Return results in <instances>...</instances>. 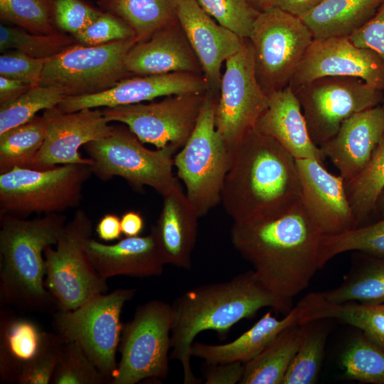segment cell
<instances>
[{"mask_svg": "<svg viewBox=\"0 0 384 384\" xmlns=\"http://www.w3.org/2000/svg\"><path fill=\"white\" fill-rule=\"evenodd\" d=\"M74 37L63 32L35 34L22 28L1 25L0 50L14 49L31 57L49 59L76 43Z\"/></svg>", "mask_w": 384, "mask_h": 384, "instance_id": "cell-39", "label": "cell"}, {"mask_svg": "<svg viewBox=\"0 0 384 384\" xmlns=\"http://www.w3.org/2000/svg\"><path fill=\"white\" fill-rule=\"evenodd\" d=\"M1 311L0 378L2 383H18L23 370L49 342L46 332L32 320Z\"/></svg>", "mask_w": 384, "mask_h": 384, "instance_id": "cell-27", "label": "cell"}, {"mask_svg": "<svg viewBox=\"0 0 384 384\" xmlns=\"http://www.w3.org/2000/svg\"><path fill=\"white\" fill-rule=\"evenodd\" d=\"M91 174L90 165L82 164L43 170L16 166L0 174V215L25 218L76 208Z\"/></svg>", "mask_w": 384, "mask_h": 384, "instance_id": "cell-7", "label": "cell"}, {"mask_svg": "<svg viewBox=\"0 0 384 384\" xmlns=\"http://www.w3.org/2000/svg\"><path fill=\"white\" fill-rule=\"evenodd\" d=\"M220 26L248 39L260 13L250 0H196Z\"/></svg>", "mask_w": 384, "mask_h": 384, "instance_id": "cell-42", "label": "cell"}, {"mask_svg": "<svg viewBox=\"0 0 384 384\" xmlns=\"http://www.w3.org/2000/svg\"><path fill=\"white\" fill-rule=\"evenodd\" d=\"M301 201L309 218L322 235H334L356 227L341 176L329 172L313 159H296Z\"/></svg>", "mask_w": 384, "mask_h": 384, "instance_id": "cell-18", "label": "cell"}, {"mask_svg": "<svg viewBox=\"0 0 384 384\" xmlns=\"http://www.w3.org/2000/svg\"><path fill=\"white\" fill-rule=\"evenodd\" d=\"M144 225L143 218L139 212L129 210L122 215L121 228L122 234L126 237L139 235Z\"/></svg>", "mask_w": 384, "mask_h": 384, "instance_id": "cell-52", "label": "cell"}, {"mask_svg": "<svg viewBox=\"0 0 384 384\" xmlns=\"http://www.w3.org/2000/svg\"><path fill=\"white\" fill-rule=\"evenodd\" d=\"M215 124L228 149L233 150L255 128L268 104L255 72L253 51L249 39L225 63Z\"/></svg>", "mask_w": 384, "mask_h": 384, "instance_id": "cell-14", "label": "cell"}, {"mask_svg": "<svg viewBox=\"0 0 384 384\" xmlns=\"http://www.w3.org/2000/svg\"><path fill=\"white\" fill-rule=\"evenodd\" d=\"M326 319H336L351 325L384 348V302L377 304L354 302L332 303L319 292L308 321Z\"/></svg>", "mask_w": 384, "mask_h": 384, "instance_id": "cell-31", "label": "cell"}, {"mask_svg": "<svg viewBox=\"0 0 384 384\" xmlns=\"http://www.w3.org/2000/svg\"><path fill=\"white\" fill-rule=\"evenodd\" d=\"M268 104L255 128L273 138L295 159H326L312 140L299 102L289 85L267 95Z\"/></svg>", "mask_w": 384, "mask_h": 384, "instance_id": "cell-25", "label": "cell"}, {"mask_svg": "<svg viewBox=\"0 0 384 384\" xmlns=\"http://www.w3.org/2000/svg\"><path fill=\"white\" fill-rule=\"evenodd\" d=\"M127 127L113 125L112 132L85 145L91 170L99 179L124 178L138 191L152 188L161 196L180 186L173 172L174 146L151 150Z\"/></svg>", "mask_w": 384, "mask_h": 384, "instance_id": "cell-6", "label": "cell"}, {"mask_svg": "<svg viewBox=\"0 0 384 384\" xmlns=\"http://www.w3.org/2000/svg\"><path fill=\"white\" fill-rule=\"evenodd\" d=\"M177 18L201 64L207 92L218 96L222 65L240 49L245 38L220 26L196 0H182Z\"/></svg>", "mask_w": 384, "mask_h": 384, "instance_id": "cell-20", "label": "cell"}, {"mask_svg": "<svg viewBox=\"0 0 384 384\" xmlns=\"http://www.w3.org/2000/svg\"><path fill=\"white\" fill-rule=\"evenodd\" d=\"M375 210L384 214V191L378 198Z\"/></svg>", "mask_w": 384, "mask_h": 384, "instance_id": "cell-54", "label": "cell"}, {"mask_svg": "<svg viewBox=\"0 0 384 384\" xmlns=\"http://www.w3.org/2000/svg\"><path fill=\"white\" fill-rule=\"evenodd\" d=\"M296 159L273 138L252 129L231 154L220 203L233 224L272 220L301 201Z\"/></svg>", "mask_w": 384, "mask_h": 384, "instance_id": "cell-1", "label": "cell"}, {"mask_svg": "<svg viewBox=\"0 0 384 384\" xmlns=\"http://www.w3.org/2000/svg\"><path fill=\"white\" fill-rule=\"evenodd\" d=\"M248 39L257 82L268 95L289 85L314 38L299 18L273 6L260 13Z\"/></svg>", "mask_w": 384, "mask_h": 384, "instance_id": "cell-11", "label": "cell"}, {"mask_svg": "<svg viewBox=\"0 0 384 384\" xmlns=\"http://www.w3.org/2000/svg\"><path fill=\"white\" fill-rule=\"evenodd\" d=\"M383 136L384 107L380 105L348 117L319 147L348 181L366 166Z\"/></svg>", "mask_w": 384, "mask_h": 384, "instance_id": "cell-21", "label": "cell"}, {"mask_svg": "<svg viewBox=\"0 0 384 384\" xmlns=\"http://www.w3.org/2000/svg\"><path fill=\"white\" fill-rule=\"evenodd\" d=\"M244 363L232 362L209 365L205 373V384L240 383L244 373Z\"/></svg>", "mask_w": 384, "mask_h": 384, "instance_id": "cell-48", "label": "cell"}, {"mask_svg": "<svg viewBox=\"0 0 384 384\" xmlns=\"http://www.w3.org/2000/svg\"><path fill=\"white\" fill-rule=\"evenodd\" d=\"M206 94L170 95L149 103L105 107L102 112L107 122L124 124L143 144L180 149L196 124Z\"/></svg>", "mask_w": 384, "mask_h": 384, "instance_id": "cell-15", "label": "cell"}, {"mask_svg": "<svg viewBox=\"0 0 384 384\" xmlns=\"http://www.w3.org/2000/svg\"><path fill=\"white\" fill-rule=\"evenodd\" d=\"M96 232L98 238L104 241L119 239L122 234L121 219L113 213L105 214L97 224Z\"/></svg>", "mask_w": 384, "mask_h": 384, "instance_id": "cell-50", "label": "cell"}, {"mask_svg": "<svg viewBox=\"0 0 384 384\" xmlns=\"http://www.w3.org/2000/svg\"><path fill=\"white\" fill-rule=\"evenodd\" d=\"M368 256L352 265L338 287L321 292L324 298L332 303L354 302L377 304L384 302V257Z\"/></svg>", "mask_w": 384, "mask_h": 384, "instance_id": "cell-30", "label": "cell"}, {"mask_svg": "<svg viewBox=\"0 0 384 384\" xmlns=\"http://www.w3.org/2000/svg\"><path fill=\"white\" fill-rule=\"evenodd\" d=\"M348 38L356 46L375 52L384 64V2L373 18Z\"/></svg>", "mask_w": 384, "mask_h": 384, "instance_id": "cell-47", "label": "cell"}, {"mask_svg": "<svg viewBox=\"0 0 384 384\" xmlns=\"http://www.w3.org/2000/svg\"><path fill=\"white\" fill-rule=\"evenodd\" d=\"M65 97L56 87H32L13 102L0 107V134L28 122L41 110L57 107Z\"/></svg>", "mask_w": 384, "mask_h": 384, "instance_id": "cell-38", "label": "cell"}, {"mask_svg": "<svg viewBox=\"0 0 384 384\" xmlns=\"http://www.w3.org/2000/svg\"><path fill=\"white\" fill-rule=\"evenodd\" d=\"M345 186L356 227L361 226L375 211L384 191V136L366 166L353 178L345 181Z\"/></svg>", "mask_w": 384, "mask_h": 384, "instance_id": "cell-33", "label": "cell"}, {"mask_svg": "<svg viewBox=\"0 0 384 384\" xmlns=\"http://www.w3.org/2000/svg\"><path fill=\"white\" fill-rule=\"evenodd\" d=\"M340 363L346 379L384 384V348L363 333L347 344Z\"/></svg>", "mask_w": 384, "mask_h": 384, "instance_id": "cell-36", "label": "cell"}, {"mask_svg": "<svg viewBox=\"0 0 384 384\" xmlns=\"http://www.w3.org/2000/svg\"><path fill=\"white\" fill-rule=\"evenodd\" d=\"M218 99V95L206 92L191 134L174 156L178 178L199 218L220 203L231 161V154L215 124Z\"/></svg>", "mask_w": 384, "mask_h": 384, "instance_id": "cell-5", "label": "cell"}, {"mask_svg": "<svg viewBox=\"0 0 384 384\" xmlns=\"http://www.w3.org/2000/svg\"><path fill=\"white\" fill-rule=\"evenodd\" d=\"M64 341L56 333L38 356L23 370L18 384H49L58 363Z\"/></svg>", "mask_w": 384, "mask_h": 384, "instance_id": "cell-45", "label": "cell"}, {"mask_svg": "<svg viewBox=\"0 0 384 384\" xmlns=\"http://www.w3.org/2000/svg\"><path fill=\"white\" fill-rule=\"evenodd\" d=\"M252 5L260 11H266L274 6V0H250Z\"/></svg>", "mask_w": 384, "mask_h": 384, "instance_id": "cell-53", "label": "cell"}, {"mask_svg": "<svg viewBox=\"0 0 384 384\" xmlns=\"http://www.w3.org/2000/svg\"><path fill=\"white\" fill-rule=\"evenodd\" d=\"M107 378L76 342H64L51 384H105Z\"/></svg>", "mask_w": 384, "mask_h": 384, "instance_id": "cell-41", "label": "cell"}, {"mask_svg": "<svg viewBox=\"0 0 384 384\" xmlns=\"http://www.w3.org/2000/svg\"><path fill=\"white\" fill-rule=\"evenodd\" d=\"M319 320L305 324L302 341L286 373L282 384H313L317 382L324 360L328 329Z\"/></svg>", "mask_w": 384, "mask_h": 384, "instance_id": "cell-37", "label": "cell"}, {"mask_svg": "<svg viewBox=\"0 0 384 384\" xmlns=\"http://www.w3.org/2000/svg\"><path fill=\"white\" fill-rule=\"evenodd\" d=\"M305 324L287 328L257 356L244 363L240 384H282L302 341Z\"/></svg>", "mask_w": 384, "mask_h": 384, "instance_id": "cell-29", "label": "cell"}, {"mask_svg": "<svg viewBox=\"0 0 384 384\" xmlns=\"http://www.w3.org/2000/svg\"><path fill=\"white\" fill-rule=\"evenodd\" d=\"M173 320L172 305L166 302L151 300L137 306L132 319L122 326L121 357L111 384L168 376Z\"/></svg>", "mask_w": 384, "mask_h": 384, "instance_id": "cell-10", "label": "cell"}, {"mask_svg": "<svg viewBox=\"0 0 384 384\" xmlns=\"http://www.w3.org/2000/svg\"><path fill=\"white\" fill-rule=\"evenodd\" d=\"M124 63L132 75L178 72L203 75L201 64L178 21L138 41L127 54Z\"/></svg>", "mask_w": 384, "mask_h": 384, "instance_id": "cell-24", "label": "cell"}, {"mask_svg": "<svg viewBox=\"0 0 384 384\" xmlns=\"http://www.w3.org/2000/svg\"><path fill=\"white\" fill-rule=\"evenodd\" d=\"M85 250L94 268L105 279L118 275L159 276L166 265L153 227L146 235L126 237L112 245L90 238L85 242Z\"/></svg>", "mask_w": 384, "mask_h": 384, "instance_id": "cell-23", "label": "cell"}, {"mask_svg": "<svg viewBox=\"0 0 384 384\" xmlns=\"http://www.w3.org/2000/svg\"><path fill=\"white\" fill-rule=\"evenodd\" d=\"M32 87L23 81L0 76V107L13 102Z\"/></svg>", "mask_w": 384, "mask_h": 384, "instance_id": "cell-49", "label": "cell"}, {"mask_svg": "<svg viewBox=\"0 0 384 384\" xmlns=\"http://www.w3.org/2000/svg\"><path fill=\"white\" fill-rule=\"evenodd\" d=\"M384 0H322L300 18L314 39L348 37L376 14Z\"/></svg>", "mask_w": 384, "mask_h": 384, "instance_id": "cell-28", "label": "cell"}, {"mask_svg": "<svg viewBox=\"0 0 384 384\" xmlns=\"http://www.w3.org/2000/svg\"><path fill=\"white\" fill-rule=\"evenodd\" d=\"M321 235L302 201L279 217L233 224L230 230L233 246L251 264L260 282L274 294L292 300L320 269Z\"/></svg>", "mask_w": 384, "mask_h": 384, "instance_id": "cell-2", "label": "cell"}, {"mask_svg": "<svg viewBox=\"0 0 384 384\" xmlns=\"http://www.w3.org/2000/svg\"><path fill=\"white\" fill-rule=\"evenodd\" d=\"M292 300L268 291L253 270L231 279L201 285L185 292L172 304L171 358L181 365L183 383L199 384L191 366V348L202 331L224 334L235 324L250 319L265 307L282 314L292 309Z\"/></svg>", "mask_w": 384, "mask_h": 384, "instance_id": "cell-3", "label": "cell"}, {"mask_svg": "<svg viewBox=\"0 0 384 384\" xmlns=\"http://www.w3.org/2000/svg\"><path fill=\"white\" fill-rule=\"evenodd\" d=\"M163 197L156 233L166 264L191 268V255L198 235L199 216L180 186Z\"/></svg>", "mask_w": 384, "mask_h": 384, "instance_id": "cell-26", "label": "cell"}, {"mask_svg": "<svg viewBox=\"0 0 384 384\" xmlns=\"http://www.w3.org/2000/svg\"><path fill=\"white\" fill-rule=\"evenodd\" d=\"M63 213L33 219L0 215L1 303L19 311L51 312L55 302L46 288L44 250L55 245L67 223Z\"/></svg>", "mask_w": 384, "mask_h": 384, "instance_id": "cell-4", "label": "cell"}, {"mask_svg": "<svg viewBox=\"0 0 384 384\" xmlns=\"http://www.w3.org/2000/svg\"><path fill=\"white\" fill-rule=\"evenodd\" d=\"M138 41L134 36L97 46L75 43L46 60L39 85L56 87L65 97L107 90L133 76L124 62Z\"/></svg>", "mask_w": 384, "mask_h": 384, "instance_id": "cell-12", "label": "cell"}, {"mask_svg": "<svg viewBox=\"0 0 384 384\" xmlns=\"http://www.w3.org/2000/svg\"><path fill=\"white\" fill-rule=\"evenodd\" d=\"M206 92V82L201 74L178 72L133 75L102 92L65 97L57 107L63 112H72L82 109L112 107L150 102L159 97L174 95Z\"/></svg>", "mask_w": 384, "mask_h": 384, "instance_id": "cell-19", "label": "cell"}, {"mask_svg": "<svg viewBox=\"0 0 384 384\" xmlns=\"http://www.w3.org/2000/svg\"><path fill=\"white\" fill-rule=\"evenodd\" d=\"M46 61L14 50L0 56V76L36 86L40 83Z\"/></svg>", "mask_w": 384, "mask_h": 384, "instance_id": "cell-46", "label": "cell"}, {"mask_svg": "<svg viewBox=\"0 0 384 384\" xmlns=\"http://www.w3.org/2000/svg\"><path fill=\"white\" fill-rule=\"evenodd\" d=\"M47 134L43 116L0 134V174L13 168H30Z\"/></svg>", "mask_w": 384, "mask_h": 384, "instance_id": "cell-34", "label": "cell"}, {"mask_svg": "<svg viewBox=\"0 0 384 384\" xmlns=\"http://www.w3.org/2000/svg\"><path fill=\"white\" fill-rule=\"evenodd\" d=\"M310 136L320 146L353 114L383 105L384 91L349 76L320 78L294 90Z\"/></svg>", "mask_w": 384, "mask_h": 384, "instance_id": "cell-13", "label": "cell"}, {"mask_svg": "<svg viewBox=\"0 0 384 384\" xmlns=\"http://www.w3.org/2000/svg\"><path fill=\"white\" fill-rule=\"evenodd\" d=\"M135 292L134 288L117 289L99 294L75 309L53 313L55 333L64 342L78 343L110 381L117 367L116 353L123 326L122 310Z\"/></svg>", "mask_w": 384, "mask_h": 384, "instance_id": "cell-9", "label": "cell"}, {"mask_svg": "<svg viewBox=\"0 0 384 384\" xmlns=\"http://www.w3.org/2000/svg\"><path fill=\"white\" fill-rule=\"evenodd\" d=\"M136 36L134 30L119 16L102 13L73 37L77 43L97 46Z\"/></svg>", "mask_w": 384, "mask_h": 384, "instance_id": "cell-43", "label": "cell"}, {"mask_svg": "<svg viewBox=\"0 0 384 384\" xmlns=\"http://www.w3.org/2000/svg\"><path fill=\"white\" fill-rule=\"evenodd\" d=\"M182 0H112L111 8L134 30L139 41L178 21Z\"/></svg>", "mask_w": 384, "mask_h": 384, "instance_id": "cell-32", "label": "cell"}, {"mask_svg": "<svg viewBox=\"0 0 384 384\" xmlns=\"http://www.w3.org/2000/svg\"><path fill=\"white\" fill-rule=\"evenodd\" d=\"M92 231L90 217L84 210H78L67 222L55 248L50 245L44 250V284L57 310L75 309L107 290V279L95 270L85 250V242L92 238Z\"/></svg>", "mask_w": 384, "mask_h": 384, "instance_id": "cell-8", "label": "cell"}, {"mask_svg": "<svg viewBox=\"0 0 384 384\" xmlns=\"http://www.w3.org/2000/svg\"><path fill=\"white\" fill-rule=\"evenodd\" d=\"M322 0H274V6L294 16L302 18Z\"/></svg>", "mask_w": 384, "mask_h": 384, "instance_id": "cell-51", "label": "cell"}, {"mask_svg": "<svg viewBox=\"0 0 384 384\" xmlns=\"http://www.w3.org/2000/svg\"><path fill=\"white\" fill-rule=\"evenodd\" d=\"M348 251L384 257V218L334 235H322L319 247L320 269L335 256Z\"/></svg>", "mask_w": 384, "mask_h": 384, "instance_id": "cell-35", "label": "cell"}, {"mask_svg": "<svg viewBox=\"0 0 384 384\" xmlns=\"http://www.w3.org/2000/svg\"><path fill=\"white\" fill-rule=\"evenodd\" d=\"M102 13L82 0H54L56 26L73 36L85 29Z\"/></svg>", "mask_w": 384, "mask_h": 384, "instance_id": "cell-44", "label": "cell"}, {"mask_svg": "<svg viewBox=\"0 0 384 384\" xmlns=\"http://www.w3.org/2000/svg\"><path fill=\"white\" fill-rule=\"evenodd\" d=\"M53 1L0 0V17L32 33H56Z\"/></svg>", "mask_w": 384, "mask_h": 384, "instance_id": "cell-40", "label": "cell"}, {"mask_svg": "<svg viewBox=\"0 0 384 384\" xmlns=\"http://www.w3.org/2000/svg\"><path fill=\"white\" fill-rule=\"evenodd\" d=\"M328 76L359 78L384 91V64L373 50L358 47L347 36L314 39L291 80L293 90Z\"/></svg>", "mask_w": 384, "mask_h": 384, "instance_id": "cell-16", "label": "cell"}, {"mask_svg": "<svg viewBox=\"0 0 384 384\" xmlns=\"http://www.w3.org/2000/svg\"><path fill=\"white\" fill-rule=\"evenodd\" d=\"M43 116L47 134L31 165L34 169H48L59 164L91 165L92 160L82 157L79 149L106 137L113 129L102 111L95 108L63 112L55 107L44 110Z\"/></svg>", "mask_w": 384, "mask_h": 384, "instance_id": "cell-17", "label": "cell"}, {"mask_svg": "<svg viewBox=\"0 0 384 384\" xmlns=\"http://www.w3.org/2000/svg\"><path fill=\"white\" fill-rule=\"evenodd\" d=\"M314 293L306 295L281 319L272 316L270 311L267 312L251 328L230 343L210 345L193 342L191 356L204 360L208 365L248 362L287 328L307 323L316 300Z\"/></svg>", "mask_w": 384, "mask_h": 384, "instance_id": "cell-22", "label": "cell"}]
</instances>
